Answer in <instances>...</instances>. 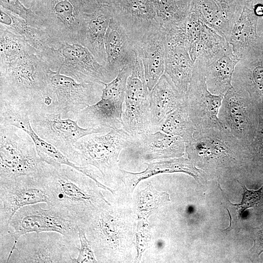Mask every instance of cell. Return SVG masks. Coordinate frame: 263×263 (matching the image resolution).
<instances>
[{
  "label": "cell",
  "instance_id": "6da1fadb",
  "mask_svg": "<svg viewBox=\"0 0 263 263\" xmlns=\"http://www.w3.org/2000/svg\"><path fill=\"white\" fill-rule=\"evenodd\" d=\"M38 174L47 190V206L72 216L78 226H83L94 211L109 203L94 180L70 166L42 162Z\"/></svg>",
  "mask_w": 263,
  "mask_h": 263
},
{
  "label": "cell",
  "instance_id": "7a4b0ae2",
  "mask_svg": "<svg viewBox=\"0 0 263 263\" xmlns=\"http://www.w3.org/2000/svg\"><path fill=\"white\" fill-rule=\"evenodd\" d=\"M50 69L36 52L0 64V100L23 106L28 111L39 100Z\"/></svg>",
  "mask_w": 263,
  "mask_h": 263
},
{
  "label": "cell",
  "instance_id": "3957f363",
  "mask_svg": "<svg viewBox=\"0 0 263 263\" xmlns=\"http://www.w3.org/2000/svg\"><path fill=\"white\" fill-rule=\"evenodd\" d=\"M186 152L195 166L215 174L240 167L252 157L249 146L225 128L196 130L186 144Z\"/></svg>",
  "mask_w": 263,
  "mask_h": 263
},
{
  "label": "cell",
  "instance_id": "277c9868",
  "mask_svg": "<svg viewBox=\"0 0 263 263\" xmlns=\"http://www.w3.org/2000/svg\"><path fill=\"white\" fill-rule=\"evenodd\" d=\"M104 87L103 82H78L50 69L48 85L31 112L58 113L76 120L80 111L100 99Z\"/></svg>",
  "mask_w": 263,
  "mask_h": 263
},
{
  "label": "cell",
  "instance_id": "5b68a950",
  "mask_svg": "<svg viewBox=\"0 0 263 263\" xmlns=\"http://www.w3.org/2000/svg\"><path fill=\"white\" fill-rule=\"evenodd\" d=\"M136 139L122 128L90 134L75 143L69 160L77 166L94 167L105 181H109L119 175L117 162L120 151L132 147Z\"/></svg>",
  "mask_w": 263,
  "mask_h": 263
},
{
  "label": "cell",
  "instance_id": "8992f818",
  "mask_svg": "<svg viewBox=\"0 0 263 263\" xmlns=\"http://www.w3.org/2000/svg\"><path fill=\"white\" fill-rule=\"evenodd\" d=\"M44 231L59 233L77 243L79 240L75 219L55 207L45 208L38 203L24 206L15 213L9 222V229L0 235V247L11 251L23 235Z\"/></svg>",
  "mask_w": 263,
  "mask_h": 263
},
{
  "label": "cell",
  "instance_id": "52a82bcc",
  "mask_svg": "<svg viewBox=\"0 0 263 263\" xmlns=\"http://www.w3.org/2000/svg\"><path fill=\"white\" fill-rule=\"evenodd\" d=\"M42 161L25 131L0 124V183L38 173Z\"/></svg>",
  "mask_w": 263,
  "mask_h": 263
},
{
  "label": "cell",
  "instance_id": "ba28073f",
  "mask_svg": "<svg viewBox=\"0 0 263 263\" xmlns=\"http://www.w3.org/2000/svg\"><path fill=\"white\" fill-rule=\"evenodd\" d=\"M78 248V243L56 232L28 233L18 240L6 263H72Z\"/></svg>",
  "mask_w": 263,
  "mask_h": 263
},
{
  "label": "cell",
  "instance_id": "9c48e42d",
  "mask_svg": "<svg viewBox=\"0 0 263 263\" xmlns=\"http://www.w3.org/2000/svg\"><path fill=\"white\" fill-rule=\"evenodd\" d=\"M42 58L51 70L78 82L108 83L115 77L87 48L79 43H63L59 48L48 50Z\"/></svg>",
  "mask_w": 263,
  "mask_h": 263
},
{
  "label": "cell",
  "instance_id": "30bf717a",
  "mask_svg": "<svg viewBox=\"0 0 263 263\" xmlns=\"http://www.w3.org/2000/svg\"><path fill=\"white\" fill-rule=\"evenodd\" d=\"M31 8L57 44L79 43L83 13L79 0H37Z\"/></svg>",
  "mask_w": 263,
  "mask_h": 263
},
{
  "label": "cell",
  "instance_id": "8fae6325",
  "mask_svg": "<svg viewBox=\"0 0 263 263\" xmlns=\"http://www.w3.org/2000/svg\"><path fill=\"white\" fill-rule=\"evenodd\" d=\"M206 59L198 56L186 94L189 114L196 130L224 128L218 118L224 95L208 90L205 76Z\"/></svg>",
  "mask_w": 263,
  "mask_h": 263
},
{
  "label": "cell",
  "instance_id": "7c38bea8",
  "mask_svg": "<svg viewBox=\"0 0 263 263\" xmlns=\"http://www.w3.org/2000/svg\"><path fill=\"white\" fill-rule=\"evenodd\" d=\"M30 123L35 132L42 139L52 144L69 159L74 144L87 135L106 133L111 129L83 128L77 120L63 118L60 114L41 112L29 113Z\"/></svg>",
  "mask_w": 263,
  "mask_h": 263
},
{
  "label": "cell",
  "instance_id": "4fadbf2b",
  "mask_svg": "<svg viewBox=\"0 0 263 263\" xmlns=\"http://www.w3.org/2000/svg\"><path fill=\"white\" fill-rule=\"evenodd\" d=\"M260 115L248 94L232 87L224 96L218 118L234 136L249 146L255 136Z\"/></svg>",
  "mask_w": 263,
  "mask_h": 263
},
{
  "label": "cell",
  "instance_id": "5bb4252c",
  "mask_svg": "<svg viewBox=\"0 0 263 263\" xmlns=\"http://www.w3.org/2000/svg\"><path fill=\"white\" fill-rule=\"evenodd\" d=\"M124 102L122 129L134 137L150 132V91L142 59L137 55L127 81Z\"/></svg>",
  "mask_w": 263,
  "mask_h": 263
},
{
  "label": "cell",
  "instance_id": "9a60e30c",
  "mask_svg": "<svg viewBox=\"0 0 263 263\" xmlns=\"http://www.w3.org/2000/svg\"><path fill=\"white\" fill-rule=\"evenodd\" d=\"M40 203L47 205L49 199L38 172L0 183V234L9 229V222L19 209Z\"/></svg>",
  "mask_w": 263,
  "mask_h": 263
},
{
  "label": "cell",
  "instance_id": "2e32d148",
  "mask_svg": "<svg viewBox=\"0 0 263 263\" xmlns=\"http://www.w3.org/2000/svg\"><path fill=\"white\" fill-rule=\"evenodd\" d=\"M113 8L133 47L162 27L152 0H119Z\"/></svg>",
  "mask_w": 263,
  "mask_h": 263
},
{
  "label": "cell",
  "instance_id": "e0dca14e",
  "mask_svg": "<svg viewBox=\"0 0 263 263\" xmlns=\"http://www.w3.org/2000/svg\"><path fill=\"white\" fill-rule=\"evenodd\" d=\"M166 31L165 74L182 94L186 95L193 74L194 63L185 44V21Z\"/></svg>",
  "mask_w": 263,
  "mask_h": 263
},
{
  "label": "cell",
  "instance_id": "ac0fdd59",
  "mask_svg": "<svg viewBox=\"0 0 263 263\" xmlns=\"http://www.w3.org/2000/svg\"><path fill=\"white\" fill-rule=\"evenodd\" d=\"M232 86L246 91L263 117V38L250 47L235 66Z\"/></svg>",
  "mask_w": 263,
  "mask_h": 263
},
{
  "label": "cell",
  "instance_id": "d6986e66",
  "mask_svg": "<svg viewBox=\"0 0 263 263\" xmlns=\"http://www.w3.org/2000/svg\"><path fill=\"white\" fill-rule=\"evenodd\" d=\"M113 16V7L106 5H101L93 13H83L79 32V43L87 48L105 67L107 62L106 35Z\"/></svg>",
  "mask_w": 263,
  "mask_h": 263
},
{
  "label": "cell",
  "instance_id": "ffe728a7",
  "mask_svg": "<svg viewBox=\"0 0 263 263\" xmlns=\"http://www.w3.org/2000/svg\"><path fill=\"white\" fill-rule=\"evenodd\" d=\"M166 31L161 27L133 46L142 59L145 77L150 91L164 74L166 63Z\"/></svg>",
  "mask_w": 263,
  "mask_h": 263
},
{
  "label": "cell",
  "instance_id": "44dd1931",
  "mask_svg": "<svg viewBox=\"0 0 263 263\" xmlns=\"http://www.w3.org/2000/svg\"><path fill=\"white\" fill-rule=\"evenodd\" d=\"M131 148L143 159L151 161L182 156L186 151V143L179 136L158 131L139 135Z\"/></svg>",
  "mask_w": 263,
  "mask_h": 263
},
{
  "label": "cell",
  "instance_id": "7402d4cb",
  "mask_svg": "<svg viewBox=\"0 0 263 263\" xmlns=\"http://www.w3.org/2000/svg\"><path fill=\"white\" fill-rule=\"evenodd\" d=\"M106 69L115 77L128 65H134L136 55L132 42L124 29L113 17L107 31L105 39Z\"/></svg>",
  "mask_w": 263,
  "mask_h": 263
},
{
  "label": "cell",
  "instance_id": "603a6c76",
  "mask_svg": "<svg viewBox=\"0 0 263 263\" xmlns=\"http://www.w3.org/2000/svg\"><path fill=\"white\" fill-rule=\"evenodd\" d=\"M171 80L164 74L150 91V132L159 131L166 117L185 101Z\"/></svg>",
  "mask_w": 263,
  "mask_h": 263
},
{
  "label": "cell",
  "instance_id": "cb8c5ba5",
  "mask_svg": "<svg viewBox=\"0 0 263 263\" xmlns=\"http://www.w3.org/2000/svg\"><path fill=\"white\" fill-rule=\"evenodd\" d=\"M240 59L234 54L228 43L216 54L206 60V80L210 93L224 95L233 87L232 76Z\"/></svg>",
  "mask_w": 263,
  "mask_h": 263
},
{
  "label": "cell",
  "instance_id": "d4e9b609",
  "mask_svg": "<svg viewBox=\"0 0 263 263\" xmlns=\"http://www.w3.org/2000/svg\"><path fill=\"white\" fill-rule=\"evenodd\" d=\"M190 9L228 42L234 23L242 12L239 7L223 2L217 3L213 0H192Z\"/></svg>",
  "mask_w": 263,
  "mask_h": 263
},
{
  "label": "cell",
  "instance_id": "484cf974",
  "mask_svg": "<svg viewBox=\"0 0 263 263\" xmlns=\"http://www.w3.org/2000/svg\"><path fill=\"white\" fill-rule=\"evenodd\" d=\"M146 165V169L138 173L120 169L119 176L127 188L131 192L141 180L157 174L181 172L187 173L196 179H199L202 175L201 171L197 169L189 159L183 157L147 162Z\"/></svg>",
  "mask_w": 263,
  "mask_h": 263
},
{
  "label": "cell",
  "instance_id": "4316f807",
  "mask_svg": "<svg viewBox=\"0 0 263 263\" xmlns=\"http://www.w3.org/2000/svg\"><path fill=\"white\" fill-rule=\"evenodd\" d=\"M0 26L24 38L38 53L39 56L51 48L61 45L56 42L43 29L29 24L24 19L0 6Z\"/></svg>",
  "mask_w": 263,
  "mask_h": 263
},
{
  "label": "cell",
  "instance_id": "83f0119b",
  "mask_svg": "<svg viewBox=\"0 0 263 263\" xmlns=\"http://www.w3.org/2000/svg\"><path fill=\"white\" fill-rule=\"evenodd\" d=\"M122 105L101 98L80 112L76 120L83 128H122Z\"/></svg>",
  "mask_w": 263,
  "mask_h": 263
},
{
  "label": "cell",
  "instance_id": "f1b7e54d",
  "mask_svg": "<svg viewBox=\"0 0 263 263\" xmlns=\"http://www.w3.org/2000/svg\"><path fill=\"white\" fill-rule=\"evenodd\" d=\"M259 17L249 6H245L234 23L228 43L240 59L244 54L260 39L257 31Z\"/></svg>",
  "mask_w": 263,
  "mask_h": 263
},
{
  "label": "cell",
  "instance_id": "f546056e",
  "mask_svg": "<svg viewBox=\"0 0 263 263\" xmlns=\"http://www.w3.org/2000/svg\"><path fill=\"white\" fill-rule=\"evenodd\" d=\"M15 126L22 129L31 136L35 144L38 155L42 162L52 165H68L87 176L90 175L91 170L89 167L77 166L55 147L41 138L32 129L28 116L20 118Z\"/></svg>",
  "mask_w": 263,
  "mask_h": 263
},
{
  "label": "cell",
  "instance_id": "4dcf8cb0",
  "mask_svg": "<svg viewBox=\"0 0 263 263\" xmlns=\"http://www.w3.org/2000/svg\"><path fill=\"white\" fill-rule=\"evenodd\" d=\"M159 131L179 136L186 144L191 140L196 130L189 114L186 97L184 102L166 117Z\"/></svg>",
  "mask_w": 263,
  "mask_h": 263
},
{
  "label": "cell",
  "instance_id": "1f68e13d",
  "mask_svg": "<svg viewBox=\"0 0 263 263\" xmlns=\"http://www.w3.org/2000/svg\"><path fill=\"white\" fill-rule=\"evenodd\" d=\"M158 20L165 30L185 21L192 0H152Z\"/></svg>",
  "mask_w": 263,
  "mask_h": 263
},
{
  "label": "cell",
  "instance_id": "d6a6232c",
  "mask_svg": "<svg viewBox=\"0 0 263 263\" xmlns=\"http://www.w3.org/2000/svg\"><path fill=\"white\" fill-rule=\"evenodd\" d=\"M33 52L38 53L24 38L0 26V64L12 62Z\"/></svg>",
  "mask_w": 263,
  "mask_h": 263
},
{
  "label": "cell",
  "instance_id": "836d02e7",
  "mask_svg": "<svg viewBox=\"0 0 263 263\" xmlns=\"http://www.w3.org/2000/svg\"><path fill=\"white\" fill-rule=\"evenodd\" d=\"M133 65H128L118 73L111 81L103 82L101 98L108 99L123 105L124 102L127 81L131 75Z\"/></svg>",
  "mask_w": 263,
  "mask_h": 263
},
{
  "label": "cell",
  "instance_id": "e575fe53",
  "mask_svg": "<svg viewBox=\"0 0 263 263\" xmlns=\"http://www.w3.org/2000/svg\"><path fill=\"white\" fill-rule=\"evenodd\" d=\"M169 201L168 194L157 191L151 185L148 187L140 196L138 207L139 221H147L148 217L157 206Z\"/></svg>",
  "mask_w": 263,
  "mask_h": 263
},
{
  "label": "cell",
  "instance_id": "d590c367",
  "mask_svg": "<svg viewBox=\"0 0 263 263\" xmlns=\"http://www.w3.org/2000/svg\"><path fill=\"white\" fill-rule=\"evenodd\" d=\"M0 4L2 8L24 19L29 24L42 29L38 16L31 8L26 7L20 0H0Z\"/></svg>",
  "mask_w": 263,
  "mask_h": 263
},
{
  "label": "cell",
  "instance_id": "8d00e7d4",
  "mask_svg": "<svg viewBox=\"0 0 263 263\" xmlns=\"http://www.w3.org/2000/svg\"><path fill=\"white\" fill-rule=\"evenodd\" d=\"M80 247L76 258L74 257L72 263H98L94 255L92 242L87 239L84 228L78 226Z\"/></svg>",
  "mask_w": 263,
  "mask_h": 263
},
{
  "label": "cell",
  "instance_id": "74e56055",
  "mask_svg": "<svg viewBox=\"0 0 263 263\" xmlns=\"http://www.w3.org/2000/svg\"><path fill=\"white\" fill-rule=\"evenodd\" d=\"M244 193L240 204H233L238 210L241 217L244 211L249 208L257 207L263 203V186L258 190H248L245 186H243Z\"/></svg>",
  "mask_w": 263,
  "mask_h": 263
},
{
  "label": "cell",
  "instance_id": "f35d334b",
  "mask_svg": "<svg viewBox=\"0 0 263 263\" xmlns=\"http://www.w3.org/2000/svg\"><path fill=\"white\" fill-rule=\"evenodd\" d=\"M249 148L253 160L263 165V117L261 114L255 136Z\"/></svg>",
  "mask_w": 263,
  "mask_h": 263
},
{
  "label": "cell",
  "instance_id": "ab89813d",
  "mask_svg": "<svg viewBox=\"0 0 263 263\" xmlns=\"http://www.w3.org/2000/svg\"><path fill=\"white\" fill-rule=\"evenodd\" d=\"M253 241L254 245L251 251L254 255L258 257L263 252V229L257 231Z\"/></svg>",
  "mask_w": 263,
  "mask_h": 263
},
{
  "label": "cell",
  "instance_id": "60d3db41",
  "mask_svg": "<svg viewBox=\"0 0 263 263\" xmlns=\"http://www.w3.org/2000/svg\"><path fill=\"white\" fill-rule=\"evenodd\" d=\"M257 31L258 35L263 38V18L258 19Z\"/></svg>",
  "mask_w": 263,
  "mask_h": 263
},
{
  "label": "cell",
  "instance_id": "b9f144b4",
  "mask_svg": "<svg viewBox=\"0 0 263 263\" xmlns=\"http://www.w3.org/2000/svg\"><path fill=\"white\" fill-rule=\"evenodd\" d=\"M101 5L114 6L119 0H97Z\"/></svg>",
  "mask_w": 263,
  "mask_h": 263
},
{
  "label": "cell",
  "instance_id": "7bdbcfd3",
  "mask_svg": "<svg viewBox=\"0 0 263 263\" xmlns=\"http://www.w3.org/2000/svg\"><path fill=\"white\" fill-rule=\"evenodd\" d=\"M20 1L27 7L31 8L37 0H20Z\"/></svg>",
  "mask_w": 263,
  "mask_h": 263
}]
</instances>
